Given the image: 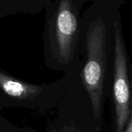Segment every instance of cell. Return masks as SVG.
<instances>
[{"mask_svg":"<svg viewBox=\"0 0 132 132\" xmlns=\"http://www.w3.org/2000/svg\"><path fill=\"white\" fill-rule=\"evenodd\" d=\"M122 132H132V116H131Z\"/></svg>","mask_w":132,"mask_h":132,"instance_id":"8992f818","label":"cell"},{"mask_svg":"<svg viewBox=\"0 0 132 132\" xmlns=\"http://www.w3.org/2000/svg\"><path fill=\"white\" fill-rule=\"evenodd\" d=\"M106 26L102 19L93 20L87 31V61L81 81L91 104L94 120L101 115L104 78L107 70Z\"/></svg>","mask_w":132,"mask_h":132,"instance_id":"6da1fadb","label":"cell"},{"mask_svg":"<svg viewBox=\"0 0 132 132\" xmlns=\"http://www.w3.org/2000/svg\"><path fill=\"white\" fill-rule=\"evenodd\" d=\"M0 88L7 95L18 100H32L43 90V87L17 80L0 72Z\"/></svg>","mask_w":132,"mask_h":132,"instance_id":"277c9868","label":"cell"},{"mask_svg":"<svg viewBox=\"0 0 132 132\" xmlns=\"http://www.w3.org/2000/svg\"><path fill=\"white\" fill-rule=\"evenodd\" d=\"M53 132H81L74 126H64L60 130L53 131Z\"/></svg>","mask_w":132,"mask_h":132,"instance_id":"5b68a950","label":"cell"},{"mask_svg":"<svg viewBox=\"0 0 132 132\" xmlns=\"http://www.w3.org/2000/svg\"><path fill=\"white\" fill-rule=\"evenodd\" d=\"M2 2V0H0V2Z\"/></svg>","mask_w":132,"mask_h":132,"instance_id":"52a82bcc","label":"cell"},{"mask_svg":"<svg viewBox=\"0 0 132 132\" xmlns=\"http://www.w3.org/2000/svg\"><path fill=\"white\" fill-rule=\"evenodd\" d=\"M114 101L115 107L116 132H122L131 115L130 81L127 51L121 26L115 25L114 32Z\"/></svg>","mask_w":132,"mask_h":132,"instance_id":"3957f363","label":"cell"},{"mask_svg":"<svg viewBox=\"0 0 132 132\" xmlns=\"http://www.w3.org/2000/svg\"><path fill=\"white\" fill-rule=\"evenodd\" d=\"M79 35V22L70 0H60L50 30V41L54 58L68 64L73 58Z\"/></svg>","mask_w":132,"mask_h":132,"instance_id":"7a4b0ae2","label":"cell"}]
</instances>
